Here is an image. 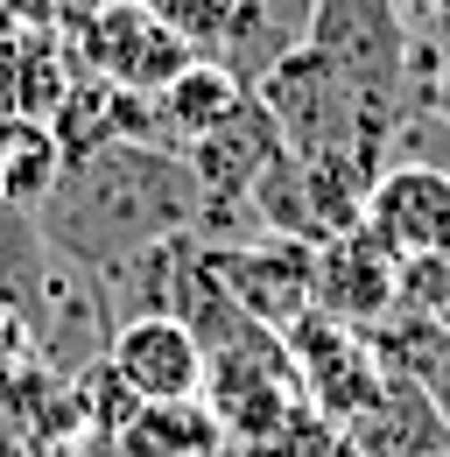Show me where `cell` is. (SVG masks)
Segmentation results:
<instances>
[{
	"label": "cell",
	"mask_w": 450,
	"mask_h": 457,
	"mask_svg": "<svg viewBox=\"0 0 450 457\" xmlns=\"http://www.w3.org/2000/svg\"><path fill=\"white\" fill-rule=\"evenodd\" d=\"M394 310V253L373 246L366 232H338L317 246V317L352 324V331H380Z\"/></svg>",
	"instance_id": "obj_8"
},
{
	"label": "cell",
	"mask_w": 450,
	"mask_h": 457,
	"mask_svg": "<svg viewBox=\"0 0 450 457\" xmlns=\"http://www.w3.org/2000/svg\"><path fill=\"white\" fill-rule=\"evenodd\" d=\"M0 352H29V324H21V310L0 295Z\"/></svg>",
	"instance_id": "obj_17"
},
{
	"label": "cell",
	"mask_w": 450,
	"mask_h": 457,
	"mask_svg": "<svg viewBox=\"0 0 450 457\" xmlns=\"http://www.w3.org/2000/svg\"><path fill=\"white\" fill-rule=\"evenodd\" d=\"M120 457H225L232 436L212 401H141V415L112 436Z\"/></svg>",
	"instance_id": "obj_10"
},
{
	"label": "cell",
	"mask_w": 450,
	"mask_h": 457,
	"mask_svg": "<svg viewBox=\"0 0 450 457\" xmlns=\"http://www.w3.org/2000/svg\"><path fill=\"white\" fill-rule=\"evenodd\" d=\"M444 324H450V303H444Z\"/></svg>",
	"instance_id": "obj_18"
},
{
	"label": "cell",
	"mask_w": 450,
	"mask_h": 457,
	"mask_svg": "<svg viewBox=\"0 0 450 457\" xmlns=\"http://www.w3.org/2000/svg\"><path fill=\"white\" fill-rule=\"evenodd\" d=\"M85 57L99 63L120 92L155 99L176 71H190V63H197V50H190L183 36H169L141 0H112V7L92 14V29H85Z\"/></svg>",
	"instance_id": "obj_6"
},
{
	"label": "cell",
	"mask_w": 450,
	"mask_h": 457,
	"mask_svg": "<svg viewBox=\"0 0 450 457\" xmlns=\"http://www.w3.org/2000/svg\"><path fill=\"white\" fill-rule=\"evenodd\" d=\"M43 246H50V239L21 219V204H0V295H7V303L21 295L29 268L43 261Z\"/></svg>",
	"instance_id": "obj_14"
},
{
	"label": "cell",
	"mask_w": 450,
	"mask_h": 457,
	"mask_svg": "<svg viewBox=\"0 0 450 457\" xmlns=\"http://www.w3.org/2000/svg\"><path fill=\"white\" fill-rule=\"evenodd\" d=\"M212 253V275L225 282V295L261 324L288 338L310 310H317V246L303 239H281V232H261L246 246H204Z\"/></svg>",
	"instance_id": "obj_3"
},
{
	"label": "cell",
	"mask_w": 450,
	"mask_h": 457,
	"mask_svg": "<svg viewBox=\"0 0 450 457\" xmlns=\"http://www.w3.org/2000/svg\"><path fill=\"white\" fill-rule=\"evenodd\" d=\"M450 0H394V14L408 21V36H429L437 29V14H444Z\"/></svg>",
	"instance_id": "obj_16"
},
{
	"label": "cell",
	"mask_w": 450,
	"mask_h": 457,
	"mask_svg": "<svg viewBox=\"0 0 450 457\" xmlns=\"http://www.w3.org/2000/svg\"><path fill=\"white\" fill-rule=\"evenodd\" d=\"M415 106L450 120V43H422L415 36Z\"/></svg>",
	"instance_id": "obj_15"
},
{
	"label": "cell",
	"mask_w": 450,
	"mask_h": 457,
	"mask_svg": "<svg viewBox=\"0 0 450 457\" xmlns=\"http://www.w3.org/2000/svg\"><path fill=\"white\" fill-rule=\"evenodd\" d=\"M106 359L120 366V380L134 387L141 401H204V345L183 317H134L120 324L106 345Z\"/></svg>",
	"instance_id": "obj_7"
},
{
	"label": "cell",
	"mask_w": 450,
	"mask_h": 457,
	"mask_svg": "<svg viewBox=\"0 0 450 457\" xmlns=\"http://www.w3.org/2000/svg\"><path fill=\"white\" fill-rule=\"evenodd\" d=\"M239 99H246V85H239L219 57H197L190 71H176L162 92H155V141L190 148V141H204L212 127H225Z\"/></svg>",
	"instance_id": "obj_9"
},
{
	"label": "cell",
	"mask_w": 450,
	"mask_h": 457,
	"mask_svg": "<svg viewBox=\"0 0 450 457\" xmlns=\"http://www.w3.org/2000/svg\"><path fill=\"white\" fill-rule=\"evenodd\" d=\"M71 395H78L71 408H78V415H85L99 436H120V429L141 415V395L120 380V366H112V359H92V366H78V373H71Z\"/></svg>",
	"instance_id": "obj_13"
},
{
	"label": "cell",
	"mask_w": 450,
	"mask_h": 457,
	"mask_svg": "<svg viewBox=\"0 0 450 457\" xmlns=\"http://www.w3.org/2000/svg\"><path fill=\"white\" fill-rule=\"evenodd\" d=\"M141 7L162 21L169 36H183L197 57H219L232 43V29H239V14H246V0H141Z\"/></svg>",
	"instance_id": "obj_12"
},
{
	"label": "cell",
	"mask_w": 450,
	"mask_h": 457,
	"mask_svg": "<svg viewBox=\"0 0 450 457\" xmlns=\"http://www.w3.org/2000/svg\"><path fill=\"white\" fill-rule=\"evenodd\" d=\"M197 204H204V190L183 162V148H169V141H92V148L63 155L50 197L36 204V232L56 253L106 268L134 246L197 232Z\"/></svg>",
	"instance_id": "obj_1"
},
{
	"label": "cell",
	"mask_w": 450,
	"mask_h": 457,
	"mask_svg": "<svg viewBox=\"0 0 450 457\" xmlns=\"http://www.w3.org/2000/svg\"><path fill=\"white\" fill-rule=\"evenodd\" d=\"M388 359H394V373H408V380L429 395L437 422L450 429V324L394 317V331H388Z\"/></svg>",
	"instance_id": "obj_11"
},
{
	"label": "cell",
	"mask_w": 450,
	"mask_h": 457,
	"mask_svg": "<svg viewBox=\"0 0 450 457\" xmlns=\"http://www.w3.org/2000/svg\"><path fill=\"white\" fill-rule=\"evenodd\" d=\"M359 232L373 246H388L394 261H408V253H450V176L437 162L394 155L388 170L373 176L366 204H359Z\"/></svg>",
	"instance_id": "obj_5"
},
{
	"label": "cell",
	"mask_w": 450,
	"mask_h": 457,
	"mask_svg": "<svg viewBox=\"0 0 450 457\" xmlns=\"http://www.w3.org/2000/svg\"><path fill=\"white\" fill-rule=\"evenodd\" d=\"M14 310H21V324H29V345H36L50 366H63V373L106 359L112 331H120L112 310H106V288H99V268H85V261H71V253H56V246H43V261L29 268Z\"/></svg>",
	"instance_id": "obj_2"
},
{
	"label": "cell",
	"mask_w": 450,
	"mask_h": 457,
	"mask_svg": "<svg viewBox=\"0 0 450 457\" xmlns=\"http://www.w3.org/2000/svg\"><path fill=\"white\" fill-rule=\"evenodd\" d=\"M303 50H317L324 63L380 85V92H401L415 106V36L408 21L394 14V0H317L310 14V36ZM422 113V106H415Z\"/></svg>",
	"instance_id": "obj_4"
}]
</instances>
